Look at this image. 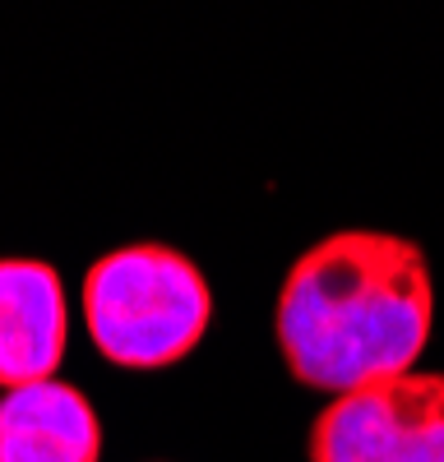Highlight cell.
Wrapping results in <instances>:
<instances>
[{"label":"cell","mask_w":444,"mask_h":462,"mask_svg":"<svg viewBox=\"0 0 444 462\" xmlns=\"http://www.w3.org/2000/svg\"><path fill=\"white\" fill-rule=\"evenodd\" d=\"M435 328L426 250L398 231L347 226L296 254L273 305V337L296 383L343 398L417 370Z\"/></svg>","instance_id":"1"},{"label":"cell","mask_w":444,"mask_h":462,"mask_svg":"<svg viewBox=\"0 0 444 462\" xmlns=\"http://www.w3.org/2000/svg\"><path fill=\"white\" fill-rule=\"evenodd\" d=\"M69 342L65 282L47 259H0V393L56 379Z\"/></svg>","instance_id":"4"},{"label":"cell","mask_w":444,"mask_h":462,"mask_svg":"<svg viewBox=\"0 0 444 462\" xmlns=\"http://www.w3.org/2000/svg\"><path fill=\"white\" fill-rule=\"evenodd\" d=\"M84 328L102 361L121 370H167L204 342L213 291L190 254L162 241H134L88 263Z\"/></svg>","instance_id":"2"},{"label":"cell","mask_w":444,"mask_h":462,"mask_svg":"<svg viewBox=\"0 0 444 462\" xmlns=\"http://www.w3.org/2000/svg\"><path fill=\"white\" fill-rule=\"evenodd\" d=\"M306 453L310 462H444V374L407 370L333 398Z\"/></svg>","instance_id":"3"},{"label":"cell","mask_w":444,"mask_h":462,"mask_svg":"<svg viewBox=\"0 0 444 462\" xmlns=\"http://www.w3.org/2000/svg\"><path fill=\"white\" fill-rule=\"evenodd\" d=\"M0 462H102V420L65 379L0 393Z\"/></svg>","instance_id":"5"}]
</instances>
